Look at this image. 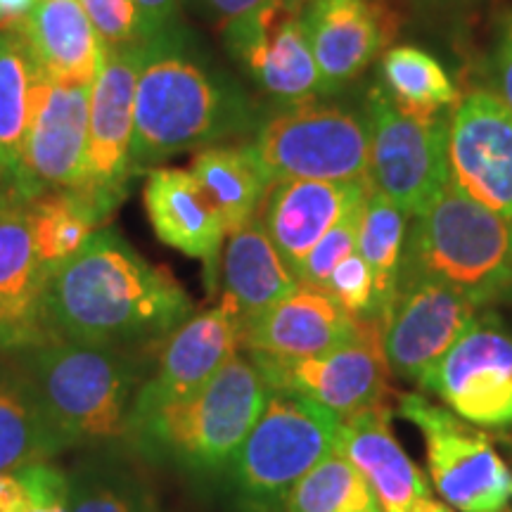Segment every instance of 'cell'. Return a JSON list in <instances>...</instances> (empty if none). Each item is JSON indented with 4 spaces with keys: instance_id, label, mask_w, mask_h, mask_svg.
Listing matches in <instances>:
<instances>
[{
    "instance_id": "cell-1",
    "label": "cell",
    "mask_w": 512,
    "mask_h": 512,
    "mask_svg": "<svg viewBox=\"0 0 512 512\" xmlns=\"http://www.w3.org/2000/svg\"><path fill=\"white\" fill-rule=\"evenodd\" d=\"M41 313L50 339L159 351L192 316V299L117 230L100 228L72 259L50 268Z\"/></svg>"
},
{
    "instance_id": "cell-2",
    "label": "cell",
    "mask_w": 512,
    "mask_h": 512,
    "mask_svg": "<svg viewBox=\"0 0 512 512\" xmlns=\"http://www.w3.org/2000/svg\"><path fill=\"white\" fill-rule=\"evenodd\" d=\"M152 354L50 339L17 354V370L69 451H91L126 441L133 401L150 375Z\"/></svg>"
},
{
    "instance_id": "cell-3",
    "label": "cell",
    "mask_w": 512,
    "mask_h": 512,
    "mask_svg": "<svg viewBox=\"0 0 512 512\" xmlns=\"http://www.w3.org/2000/svg\"><path fill=\"white\" fill-rule=\"evenodd\" d=\"M252 124L238 88L207 72L188 53V31L147 41L138 79L131 171L219 143Z\"/></svg>"
},
{
    "instance_id": "cell-4",
    "label": "cell",
    "mask_w": 512,
    "mask_h": 512,
    "mask_svg": "<svg viewBox=\"0 0 512 512\" xmlns=\"http://www.w3.org/2000/svg\"><path fill=\"white\" fill-rule=\"evenodd\" d=\"M268 384L252 358L235 356L207 384L128 427L124 446L147 463L219 477L264 411Z\"/></svg>"
},
{
    "instance_id": "cell-5",
    "label": "cell",
    "mask_w": 512,
    "mask_h": 512,
    "mask_svg": "<svg viewBox=\"0 0 512 512\" xmlns=\"http://www.w3.org/2000/svg\"><path fill=\"white\" fill-rule=\"evenodd\" d=\"M401 278L439 280L472 304L486 306L512 292V219L448 183L413 216Z\"/></svg>"
},
{
    "instance_id": "cell-6",
    "label": "cell",
    "mask_w": 512,
    "mask_h": 512,
    "mask_svg": "<svg viewBox=\"0 0 512 512\" xmlns=\"http://www.w3.org/2000/svg\"><path fill=\"white\" fill-rule=\"evenodd\" d=\"M339 418L302 394L271 389L268 401L223 472L238 512H283L292 486L337 444Z\"/></svg>"
},
{
    "instance_id": "cell-7",
    "label": "cell",
    "mask_w": 512,
    "mask_h": 512,
    "mask_svg": "<svg viewBox=\"0 0 512 512\" xmlns=\"http://www.w3.org/2000/svg\"><path fill=\"white\" fill-rule=\"evenodd\" d=\"M247 150L268 183L370 181L368 121L339 107L297 105L261 124Z\"/></svg>"
},
{
    "instance_id": "cell-8",
    "label": "cell",
    "mask_w": 512,
    "mask_h": 512,
    "mask_svg": "<svg viewBox=\"0 0 512 512\" xmlns=\"http://www.w3.org/2000/svg\"><path fill=\"white\" fill-rule=\"evenodd\" d=\"M399 413L425 439L427 472L458 512H508L512 503V470L491 437L425 394H403Z\"/></svg>"
},
{
    "instance_id": "cell-9",
    "label": "cell",
    "mask_w": 512,
    "mask_h": 512,
    "mask_svg": "<svg viewBox=\"0 0 512 512\" xmlns=\"http://www.w3.org/2000/svg\"><path fill=\"white\" fill-rule=\"evenodd\" d=\"M366 121L370 133V183L413 219L451 183V169H448L451 119L446 114L437 117L403 114L380 86L368 95Z\"/></svg>"
},
{
    "instance_id": "cell-10",
    "label": "cell",
    "mask_w": 512,
    "mask_h": 512,
    "mask_svg": "<svg viewBox=\"0 0 512 512\" xmlns=\"http://www.w3.org/2000/svg\"><path fill=\"white\" fill-rule=\"evenodd\" d=\"M252 363L268 389L302 394L339 420L384 406L392 394V370L384 356V320L377 316L356 318L354 335L328 354L297 363H268L256 358Z\"/></svg>"
},
{
    "instance_id": "cell-11",
    "label": "cell",
    "mask_w": 512,
    "mask_h": 512,
    "mask_svg": "<svg viewBox=\"0 0 512 512\" xmlns=\"http://www.w3.org/2000/svg\"><path fill=\"white\" fill-rule=\"evenodd\" d=\"M311 0H268L223 27L230 57L261 91L290 105L328 95L313 57L304 12Z\"/></svg>"
},
{
    "instance_id": "cell-12",
    "label": "cell",
    "mask_w": 512,
    "mask_h": 512,
    "mask_svg": "<svg viewBox=\"0 0 512 512\" xmlns=\"http://www.w3.org/2000/svg\"><path fill=\"white\" fill-rule=\"evenodd\" d=\"M91 91L86 86H62L43 74L10 183L19 195L34 200L55 190L91 192L86 164Z\"/></svg>"
},
{
    "instance_id": "cell-13",
    "label": "cell",
    "mask_w": 512,
    "mask_h": 512,
    "mask_svg": "<svg viewBox=\"0 0 512 512\" xmlns=\"http://www.w3.org/2000/svg\"><path fill=\"white\" fill-rule=\"evenodd\" d=\"M477 427H512V335L496 318H475L420 384Z\"/></svg>"
},
{
    "instance_id": "cell-14",
    "label": "cell",
    "mask_w": 512,
    "mask_h": 512,
    "mask_svg": "<svg viewBox=\"0 0 512 512\" xmlns=\"http://www.w3.org/2000/svg\"><path fill=\"white\" fill-rule=\"evenodd\" d=\"M475 318L477 306L453 287L432 278H401L384 318L389 370L422 384Z\"/></svg>"
},
{
    "instance_id": "cell-15",
    "label": "cell",
    "mask_w": 512,
    "mask_h": 512,
    "mask_svg": "<svg viewBox=\"0 0 512 512\" xmlns=\"http://www.w3.org/2000/svg\"><path fill=\"white\" fill-rule=\"evenodd\" d=\"M147 43L105 48V62L93 83L88 107V185L93 195L117 204L131 176L138 79Z\"/></svg>"
},
{
    "instance_id": "cell-16",
    "label": "cell",
    "mask_w": 512,
    "mask_h": 512,
    "mask_svg": "<svg viewBox=\"0 0 512 512\" xmlns=\"http://www.w3.org/2000/svg\"><path fill=\"white\" fill-rule=\"evenodd\" d=\"M240 349L242 323L226 302L190 316L159 347L155 368L150 370L133 401L128 427L197 392L230 358L238 356Z\"/></svg>"
},
{
    "instance_id": "cell-17",
    "label": "cell",
    "mask_w": 512,
    "mask_h": 512,
    "mask_svg": "<svg viewBox=\"0 0 512 512\" xmlns=\"http://www.w3.org/2000/svg\"><path fill=\"white\" fill-rule=\"evenodd\" d=\"M451 181L512 219V110L494 93H472L448 124Z\"/></svg>"
},
{
    "instance_id": "cell-18",
    "label": "cell",
    "mask_w": 512,
    "mask_h": 512,
    "mask_svg": "<svg viewBox=\"0 0 512 512\" xmlns=\"http://www.w3.org/2000/svg\"><path fill=\"white\" fill-rule=\"evenodd\" d=\"M50 268L38 256L29 200L0 190V354H22L50 342L43 325V287Z\"/></svg>"
},
{
    "instance_id": "cell-19",
    "label": "cell",
    "mask_w": 512,
    "mask_h": 512,
    "mask_svg": "<svg viewBox=\"0 0 512 512\" xmlns=\"http://www.w3.org/2000/svg\"><path fill=\"white\" fill-rule=\"evenodd\" d=\"M304 22L328 93L358 79L396 34L382 0H311Z\"/></svg>"
},
{
    "instance_id": "cell-20",
    "label": "cell",
    "mask_w": 512,
    "mask_h": 512,
    "mask_svg": "<svg viewBox=\"0 0 512 512\" xmlns=\"http://www.w3.org/2000/svg\"><path fill=\"white\" fill-rule=\"evenodd\" d=\"M354 330L356 318L335 297L299 285L290 297L245 325L242 347L256 361L297 363L328 354Z\"/></svg>"
},
{
    "instance_id": "cell-21",
    "label": "cell",
    "mask_w": 512,
    "mask_h": 512,
    "mask_svg": "<svg viewBox=\"0 0 512 512\" xmlns=\"http://www.w3.org/2000/svg\"><path fill=\"white\" fill-rule=\"evenodd\" d=\"M370 190V181L287 178L271 183L256 216L294 273L335 223L366 202Z\"/></svg>"
},
{
    "instance_id": "cell-22",
    "label": "cell",
    "mask_w": 512,
    "mask_h": 512,
    "mask_svg": "<svg viewBox=\"0 0 512 512\" xmlns=\"http://www.w3.org/2000/svg\"><path fill=\"white\" fill-rule=\"evenodd\" d=\"M335 446L366 477L382 512H411L430 496L425 475L394 437L389 403L339 420Z\"/></svg>"
},
{
    "instance_id": "cell-23",
    "label": "cell",
    "mask_w": 512,
    "mask_h": 512,
    "mask_svg": "<svg viewBox=\"0 0 512 512\" xmlns=\"http://www.w3.org/2000/svg\"><path fill=\"white\" fill-rule=\"evenodd\" d=\"M143 202L152 230L164 245L207 264L214 280L226 226L190 171L152 169Z\"/></svg>"
},
{
    "instance_id": "cell-24",
    "label": "cell",
    "mask_w": 512,
    "mask_h": 512,
    "mask_svg": "<svg viewBox=\"0 0 512 512\" xmlns=\"http://www.w3.org/2000/svg\"><path fill=\"white\" fill-rule=\"evenodd\" d=\"M17 27L50 81L93 88L105 62V46L79 0H36Z\"/></svg>"
},
{
    "instance_id": "cell-25",
    "label": "cell",
    "mask_w": 512,
    "mask_h": 512,
    "mask_svg": "<svg viewBox=\"0 0 512 512\" xmlns=\"http://www.w3.org/2000/svg\"><path fill=\"white\" fill-rule=\"evenodd\" d=\"M223 302L238 313L242 330L297 290L299 283L261 226L259 216L228 233L223 254Z\"/></svg>"
},
{
    "instance_id": "cell-26",
    "label": "cell",
    "mask_w": 512,
    "mask_h": 512,
    "mask_svg": "<svg viewBox=\"0 0 512 512\" xmlns=\"http://www.w3.org/2000/svg\"><path fill=\"white\" fill-rule=\"evenodd\" d=\"M121 446L91 448L67 470L72 512H162L150 482Z\"/></svg>"
},
{
    "instance_id": "cell-27",
    "label": "cell",
    "mask_w": 512,
    "mask_h": 512,
    "mask_svg": "<svg viewBox=\"0 0 512 512\" xmlns=\"http://www.w3.org/2000/svg\"><path fill=\"white\" fill-rule=\"evenodd\" d=\"M188 171L219 211L226 238L259 214L261 202L271 188L247 147H204L192 157Z\"/></svg>"
},
{
    "instance_id": "cell-28",
    "label": "cell",
    "mask_w": 512,
    "mask_h": 512,
    "mask_svg": "<svg viewBox=\"0 0 512 512\" xmlns=\"http://www.w3.org/2000/svg\"><path fill=\"white\" fill-rule=\"evenodd\" d=\"M67 444L50 425L19 370H0V475L27 465L53 463Z\"/></svg>"
},
{
    "instance_id": "cell-29",
    "label": "cell",
    "mask_w": 512,
    "mask_h": 512,
    "mask_svg": "<svg viewBox=\"0 0 512 512\" xmlns=\"http://www.w3.org/2000/svg\"><path fill=\"white\" fill-rule=\"evenodd\" d=\"M41 79L43 72L22 29L0 31V174L8 185L22 155Z\"/></svg>"
},
{
    "instance_id": "cell-30",
    "label": "cell",
    "mask_w": 512,
    "mask_h": 512,
    "mask_svg": "<svg viewBox=\"0 0 512 512\" xmlns=\"http://www.w3.org/2000/svg\"><path fill=\"white\" fill-rule=\"evenodd\" d=\"M114 204L91 192L55 190L29 200L31 228L41 261L55 268L98 233Z\"/></svg>"
},
{
    "instance_id": "cell-31",
    "label": "cell",
    "mask_w": 512,
    "mask_h": 512,
    "mask_svg": "<svg viewBox=\"0 0 512 512\" xmlns=\"http://www.w3.org/2000/svg\"><path fill=\"white\" fill-rule=\"evenodd\" d=\"M408 219L411 216L375 188L363 202L361 223H358L356 249L373 273L377 318H387L396 297L399 271L406 245Z\"/></svg>"
},
{
    "instance_id": "cell-32",
    "label": "cell",
    "mask_w": 512,
    "mask_h": 512,
    "mask_svg": "<svg viewBox=\"0 0 512 512\" xmlns=\"http://www.w3.org/2000/svg\"><path fill=\"white\" fill-rule=\"evenodd\" d=\"M382 88L411 117H437L458 105V91L444 67L413 46L392 48L382 55Z\"/></svg>"
},
{
    "instance_id": "cell-33",
    "label": "cell",
    "mask_w": 512,
    "mask_h": 512,
    "mask_svg": "<svg viewBox=\"0 0 512 512\" xmlns=\"http://www.w3.org/2000/svg\"><path fill=\"white\" fill-rule=\"evenodd\" d=\"M283 512H380L366 477L337 446L292 486Z\"/></svg>"
},
{
    "instance_id": "cell-34",
    "label": "cell",
    "mask_w": 512,
    "mask_h": 512,
    "mask_svg": "<svg viewBox=\"0 0 512 512\" xmlns=\"http://www.w3.org/2000/svg\"><path fill=\"white\" fill-rule=\"evenodd\" d=\"M361 211L363 204L351 209L349 214L339 223H335V226L320 238L318 245L306 254V259L299 264L297 271H294V278H297L299 285L325 292V285H328L332 271H335L349 254L356 252Z\"/></svg>"
},
{
    "instance_id": "cell-35",
    "label": "cell",
    "mask_w": 512,
    "mask_h": 512,
    "mask_svg": "<svg viewBox=\"0 0 512 512\" xmlns=\"http://www.w3.org/2000/svg\"><path fill=\"white\" fill-rule=\"evenodd\" d=\"M79 3L105 48L147 43L133 0H79Z\"/></svg>"
},
{
    "instance_id": "cell-36",
    "label": "cell",
    "mask_w": 512,
    "mask_h": 512,
    "mask_svg": "<svg viewBox=\"0 0 512 512\" xmlns=\"http://www.w3.org/2000/svg\"><path fill=\"white\" fill-rule=\"evenodd\" d=\"M325 292L335 297L354 318L377 316L373 273L358 249L332 271Z\"/></svg>"
},
{
    "instance_id": "cell-37",
    "label": "cell",
    "mask_w": 512,
    "mask_h": 512,
    "mask_svg": "<svg viewBox=\"0 0 512 512\" xmlns=\"http://www.w3.org/2000/svg\"><path fill=\"white\" fill-rule=\"evenodd\" d=\"M19 472L29 486V505L24 512H72L67 470L55 463H36L22 467Z\"/></svg>"
},
{
    "instance_id": "cell-38",
    "label": "cell",
    "mask_w": 512,
    "mask_h": 512,
    "mask_svg": "<svg viewBox=\"0 0 512 512\" xmlns=\"http://www.w3.org/2000/svg\"><path fill=\"white\" fill-rule=\"evenodd\" d=\"M143 22L145 41L181 29V0H133Z\"/></svg>"
},
{
    "instance_id": "cell-39",
    "label": "cell",
    "mask_w": 512,
    "mask_h": 512,
    "mask_svg": "<svg viewBox=\"0 0 512 512\" xmlns=\"http://www.w3.org/2000/svg\"><path fill=\"white\" fill-rule=\"evenodd\" d=\"M185 3H190L192 8L204 12V15L214 19L221 27H228L230 22L249 15V12H254L256 8L268 3V0H185Z\"/></svg>"
},
{
    "instance_id": "cell-40",
    "label": "cell",
    "mask_w": 512,
    "mask_h": 512,
    "mask_svg": "<svg viewBox=\"0 0 512 512\" xmlns=\"http://www.w3.org/2000/svg\"><path fill=\"white\" fill-rule=\"evenodd\" d=\"M496 83L498 98L512 110V15L505 19L496 46Z\"/></svg>"
},
{
    "instance_id": "cell-41",
    "label": "cell",
    "mask_w": 512,
    "mask_h": 512,
    "mask_svg": "<svg viewBox=\"0 0 512 512\" xmlns=\"http://www.w3.org/2000/svg\"><path fill=\"white\" fill-rule=\"evenodd\" d=\"M29 505V486L22 472L0 475V512H24Z\"/></svg>"
},
{
    "instance_id": "cell-42",
    "label": "cell",
    "mask_w": 512,
    "mask_h": 512,
    "mask_svg": "<svg viewBox=\"0 0 512 512\" xmlns=\"http://www.w3.org/2000/svg\"><path fill=\"white\" fill-rule=\"evenodd\" d=\"M34 5L36 0H0V31L17 27Z\"/></svg>"
},
{
    "instance_id": "cell-43",
    "label": "cell",
    "mask_w": 512,
    "mask_h": 512,
    "mask_svg": "<svg viewBox=\"0 0 512 512\" xmlns=\"http://www.w3.org/2000/svg\"><path fill=\"white\" fill-rule=\"evenodd\" d=\"M411 512H458V510H453L448 503L437 501V498L425 496V498H420V501L413 505Z\"/></svg>"
},
{
    "instance_id": "cell-44",
    "label": "cell",
    "mask_w": 512,
    "mask_h": 512,
    "mask_svg": "<svg viewBox=\"0 0 512 512\" xmlns=\"http://www.w3.org/2000/svg\"><path fill=\"white\" fill-rule=\"evenodd\" d=\"M5 185H8V181H5V178H3V176H0V190H3V188H5Z\"/></svg>"
},
{
    "instance_id": "cell-45",
    "label": "cell",
    "mask_w": 512,
    "mask_h": 512,
    "mask_svg": "<svg viewBox=\"0 0 512 512\" xmlns=\"http://www.w3.org/2000/svg\"><path fill=\"white\" fill-rule=\"evenodd\" d=\"M0 176H3V174H0ZM3 178H5V176H3Z\"/></svg>"
},
{
    "instance_id": "cell-46",
    "label": "cell",
    "mask_w": 512,
    "mask_h": 512,
    "mask_svg": "<svg viewBox=\"0 0 512 512\" xmlns=\"http://www.w3.org/2000/svg\"><path fill=\"white\" fill-rule=\"evenodd\" d=\"M380 512H382V510H380Z\"/></svg>"
}]
</instances>
